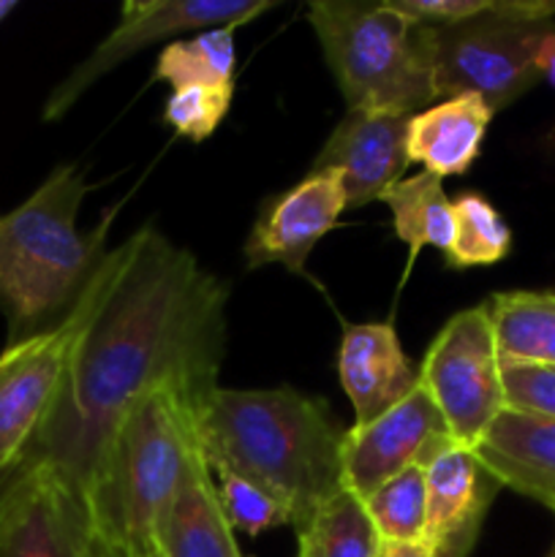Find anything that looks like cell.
<instances>
[{
  "label": "cell",
  "instance_id": "9c48e42d",
  "mask_svg": "<svg viewBox=\"0 0 555 557\" xmlns=\"http://www.w3.org/2000/svg\"><path fill=\"white\" fill-rule=\"evenodd\" d=\"M272 5V0H128L120 9V22L112 33L54 87L44 103V120L63 117L79 101L82 92L150 44L190 30H234L254 22Z\"/></svg>",
  "mask_w": 555,
  "mask_h": 557
},
{
  "label": "cell",
  "instance_id": "cb8c5ba5",
  "mask_svg": "<svg viewBox=\"0 0 555 557\" xmlns=\"http://www.w3.org/2000/svg\"><path fill=\"white\" fill-rule=\"evenodd\" d=\"M384 544H422L428 517L424 468H408L362 498Z\"/></svg>",
  "mask_w": 555,
  "mask_h": 557
},
{
  "label": "cell",
  "instance_id": "484cf974",
  "mask_svg": "<svg viewBox=\"0 0 555 557\" xmlns=\"http://www.w3.org/2000/svg\"><path fill=\"white\" fill-rule=\"evenodd\" d=\"M218 498H221L229 525L234 531L248 533V536H261L270 528L292 525L286 506L248 479L221 473L218 476Z\"/></svg>",
  "mask_w": 555,
  "mask_h": 557
},
{
  "label": "cell",
  "instance_id": "8fae6325",
  "mask_svg": "<svg viewBox=\"0 0 555 557\" xmlns=\"http://www.w3.org/2000/svg\"><path fill=\"white\" fill-rule=\"evenodd\" d=\"M455 444L439 408L422 386L368 424H354L343 438V487L357 498L408 468H428Z\"/></svg>",
  "mask_w": 555,
  "mask_h": 557
},
{
  "label": "cell",
  "instance_id": "ffe728a7",
  "mask_svg": "<svg viewBox=\"0 0 555 557\" xmlns=\"http://www.w3.org/2000/svg\"><path fill=\"white\" fill-rule=\"evenodd\" d=\"M488 308L501 359L555 368V292H504Z\"/></svg>",
  "mask_w": 555,
  "mask_h": 557
},
{
  "label": "cell",
  "instance_id": "3957f363",
  "mask_svg": "<svg viewBox=\"0 0 555 557\" xmlns=\"http://www.w3.org/2000/svg\"><path fill=\"white\" fill-rule=\"evenodd\" d=\"M85 194L79 169L65 163L0 215V313L9 346L63 324L101 270L112 215L82 234L76 218Z\"/></svg>",
  "mask_w": 555,
  "mask_h": 557
},
{
  "label": "cell",
  "instance_id": "ac0fdd59",
  "mask_svg": "<svg viewBox=\"0 0 555 557\" xmlns=\"http://www.w3.org/2000/svg\"><path fill=\"white\" fill-rule=\"evenodd\" d=\"M490 120L493 109L471 92L435 101L408 120V163H422L441 180L466 174L479 158Z\"/></svg>",
  "mask_w": 555,
  "mask_h": 557
},
{
  "label": "cell",
  "instance_id": "7c38bea8",
  "mask_svg": "<svg viewBox=\"0 0 555 557\" xmlns=\"http://www.w3.org/2000/svg\"><path fill=\"white\" fill-rule=\"evenodd\" d=\"M348 210L346 188L337 172H313L261 210L245 239L248 267L281 264L303 272L310 250L341 223Z\"/></svg>",
  "mask_w": 555,
  "mask_h": 557
},
{
  "label": "cell",
  "instance_id": "83f0119b",
  "mask_svg": "<svg viewBox=\"0 0 555 557\" xmlns=\"http://www.w3.org/2000/svg\"><path fill=\"white\" fill-rule=\"evenodd\" d=\"M536 71H539V79L547 82L550 87H555V27L550 33H544V38L539 41L536 49Z\"/></svg>",
  "mask_w": 555,
  "mask_h": 557
},
{
  "label": "cell",
  "instance_id": "52a82bcc",
  "mask_svg": "<svg viewBox=\"0 0 555 557\" xmlns=\"http://www.w3.org/2000/svg\"><path fill=\"white\" fill-rule=\"evenodd\" d=\"M419 386L439 408L452 441L477 449L506 411L501 354L488 302L460 310L446 321L424 351Z\"/></svg>",
  "mask_w": 555,
  "mask_h": 557
},
{
  "label": "cell",
  "instance_id": "f1b7e54d",
  "mask_svg": "<svg viewBox=\"0 0 555 557\" xmlns=\"http://www.w3.org/2000/svg\"><path fill=\"white\" fill-rule=\"evenodd\" d=\"M381 557H430L424 544H384Z\"/></svg>",
  "mask_w": 555,
  "mask_h": 557
},
{
  "label": "cell",
  "instance_id": "ba28073f",
  "mask_svg": "<svg viewBox=\"0 0 555 557\" xmlns=\"http://www.w3.org/2000/svg\"><path fill=\"white\" fill-rule=\"evenodd\" d=\"M98 286L101 270L63 324L5 346L0 354V476L25 460L52 417L74 348L96 308Z\"/></svg>",
  "mask_w": 555,
  "mask_h": 557
},
{
  "label": "cell",
  "instance_id": "e0dca14e",
  "mask_svg": "<svg viewBox=\"0 0 555 557\" xmlns=\"http://www.w3.org/2000/svg\"><path fill=\"white\" fill-rule=\"evenodd\" d=\"M156 544L163 557H243L201 446L185 462L177 493L158 522Z\"/></svg>",
  "mask_w": 555,
  "mask_h": 557
},
{
  "label": "cell",
  "instance_id": "603a6c76",
  "mask_svg": "<svg viewBox=\"0 0 555 557\" xmlns=\"http://www.w3.org/2000/svg\"><path fill=\"white\" fill-rule=\"evenodd\" d=\"M297 536L308 539L319 557H381L384 553V542L368 517L362 498L346 487L330 504L321 506L319 515Z\"/></svg>",
  "mask_w": 555,
  "mask_h": 557
},
{
  "label": "cell",
  "instance_id": "6da1fadb",
  "mask_svg": "<svg viewBox=\"0 0 555 557\" xmlns=\"http://www.w3.org/2000/svg\"><path fill=\"white\" fill-rule=\"evenodd\" d=\"M226 302L223 281L156 226L109 250L60 400L25 460L54 466L90 504L114 430L136 400L169 386L207 403L218 389Z\"/></svg>",
  "mask_w": 555,
  "mask_h": 557
},
{
  "label": "cell",
  "instance_id": "277c9868",
  "mask_svg": "<svg viewBox=\"0 0 555 557\" xmlns=\"http://www.w3.org/2000/svg\"><path fill=\"white\" fill-rule=\"evenodd\" d=\"M201 408L199 397L163 386L136 400L114 430L87 509L98 536L128 557L161 555L158 522L199 446Z\"/></svg>",
  "mask_w": 555,
  "mask_h": 557
},
{
  "label": "cell",
  "instance_id": "4316f807",
  "mask_svg": "<svg viewBox=\"0 0 555 557\" xmlns=\"http://www.w3.org/2000/svg\"><path fill=\"white\" fill-rule=\"evenodd\" d=\"M506 408L555 419V368L501 359Z\"/></svg>",
  "mask_w": 555,
  "mask_h": 557
},
{
  "label": "cell",
  "instance_id": "d6a6232c",
  "mask_svg": "<svg viewBox=\"0 0 555 557\" xmlns=\"http://www.w3.org/2000/svg\"><path fill=\"white\" fill-rule=\"evenodd\" d=\"M158 557H163V555H158Z\"/></svg>",
  "mask_w": 555,
  "mask_h": 557
},
{
  "label": "cell",
  "instance_id": "d4e9b609",
  "mask_svg": "<svg viewBox=\"0 0 555 557\" xmlns=\"http://www.w3.org/2000/svg\"><path fill=\"white\" fill-rule=\"evenodd\" d=\"M234 85H190L169 96L163 107V123L177 136L190 141H205L229 114Z\"/></svg>",
  "mask_w": 555,
  "mask_h": 557
},
{
  "label": "cell",
  "instance_id": "9a60e30c",
  "mask_svg": "<svg viewBox=\"0 0 555 557\" xmlns=\"http://www.w3.org/2000/svg\"><path fill=\"white\" fill-rule=\"evenodd\" d=\"M337 379L351 400L354 424H368L417 389L419 368L403 351L392 321H365L343 332Z\"/></svg>",
  "mask_w": 555,
  "mask_h": 557
},
{
  "label": "cell",
  "instance_id": "5b68a950",
  "mask_svg": "<svg viewBox=\"0 0 555 557\" xmlns=\"http://www.w3.org/2000/svg\"><path fill=\"white\" fill-rule=\"evenodd\" d=\"M308 20L348 112L417 114L439 101L419 27L386 0H313Z\"/></svg>",
  "mask_w": 555,
  "mask_h": 557
},
{
  "label": "cell",
  "instance_id": "2e32d148",
  "mask_svg": "<svg viewBox=\"0 0 555 557\" xmlns=\"http://www.w3.org/2000/svg\"><path fill=\"white\" fill-rule=\"evenodd\" d=\"M473 451L501 487L555 511V419L506 408Z\"/></svg>",
  "mask_w": 555,
  "mask_h": 557
},
{
  "label": "cell",
  "instance_id": "5bb4252c",
  "mask_svg": "<svg viewBox=\"0 0 555 557\" xmlns=\"http://www.w3.org/2000/svg\"><path fill=\"white\" fill-rule=\"evenodd\" d=\"M408 120L411 114L348 112L319 150L313 172L341 174L348 210L379 201L386 188L403 180Z\"/></svg>",
  "mask_w": 555,
  "mask_h": 557
},
{
  "label": "cell",
  "instance_id": "d6986e66",
  "mask_svg": "<svg viewBox=\"0 0 555 557\" xmlns=\"http://www.w3.org/2000/svg\"><path fill=\"white\" fill-rule=\"evenodd\" d=\"M379 201L392 210L397 239L408 248L406 272L411 270L422 248H439L444 253L449 250L455 237V212L441 177L430 172L403 177L386 188Z\"/></svg>",
  "mask_w": 555,
  "mask_h": 557
},
{
  "label": "cell",
  "instance_id": "4dcf8cb0",
  "mask_svg": "<svg viewBox=\"0 0 555 557\" xmlns=\"http://www.w3.org/2000/svg\"><path fill=\"white\" fill-rule=\"evenodd\" d=\"M297 557H319L305 536H297Z\"/></svg>",
  "mask_w": 555,
  "mask_h": 557
},
{
  "label": "cell",
  "instance_id": "30bf717a",
  "mask_svg": "<svg viewBox=\"0 0 555 557\" xmlns=\"http://www.w3.org/2000/svg\"><path fill=\"white\" fill-rule=\"evenodd\" d=\"M90 509L54 466L25 460L0 476V557H90Z\"/></svg>",
  "mask_w": 555,
  "mask_h": 557
},
{
  "label": "cell",
  "instance_id": "7402d4cb",
  "mask_svg": "<svg viewBox=\"0 0 555 557\" xmlns=\"http://www.w3.org/2000/svg\"><path fill=\"white\" fill-rule=\"evenodd\" d=\"M455 237L444 253L452 270L493 267L511 250V232L501 212L477 190H466L452 201Z\"/></svg>",
  "mask_w": 555,
  "mask_h": 557
},
{
  "label": "cell",
  "instance_id": "f546056e",
  "mask_svg": "<svg viewBox=\"0 0 555 557\" xmlns=\"http://www.w3.org/2000/svg\"><path fill=\"white\" fill-rule=\"evenodd\" d=\"M90 557H128L125 549H120L118 544H112L109 539L98 536L96 533V542H92V555Z\"/></svg>",
  "mask_w": 555,
  "mask_h": 557
},
{
  "label": "cell",
  "instance_id": "4fadbf2b",
  "mask_svg": "<svg viewBox=\"0 0 555 557\" xmlns=\"http://www.w3.org/2000/svg\"><path fill=\"white\" fill-rule=\"evenodd\" d=\"M428 517L422 544L430 557H471L501 484L477 451L452 444L424 468Z\"/></svg>",
  "mask_w": 555,
  "mask_h": 557
},
{
  "label": "cell",
  "instance_id": "8992f818",
  "mask_svg": "<svg viewBox=\"0 0 555 557\" xmlns=\"http://www.w3.org/2000/svg\"><path fill=\"white\" fill-rule=\"evenodd\" d=\"M555 0H498L495 11L444 27H419L439 101L479 96L501 112L539 82L536 49L555 27Z\"/></svg>",
  "mask_w": 555,
  "mask_h": 557
},
{
  "label": "cell",
  "instance_id": "7a4b0ae2",
  "mask_svg": "<svg viewBox=\"0 0 555 557\" xmlns=\"http://www.w3.org/2000/svg\"><path fill=\"white\" fill-rule=\"evenodd\" d=\"M343 438L330 403L292 386L221 389L199 413V446L215 476L248 479L275 495L305 531L343 490Z\"/></svg>",
  "mask_w": 555,
  "mask_h": 557
},
{
  "label": "cell",
  "instance_id": "44dd1931",
  "mask_svg": "<svg viewBox=\"0 0 555 557\" xmlns=\"http://www.w3.org/2000/svg\"><path fill=\"white\" fill-rule=\"evenodd\" d=\"M234 30L212 27L196 33L194 38H180L163 47L158 54L152 79L166 82L174 90L190 85H234Z\"/></svg>",
  "mask_w": 555,
  "mask_h": 557
},
{
  "label": "cell",
  "instance_id": "1f68e13d",
  "mask_svg": "<svg viewBox=\"0 0 555 557\" xmlns=\"http://www.w3.org/2000/svg\"><path fill=\"white\" fill-rule=\"evenodd\" d=\"M547 557H555V539H553V547H550V553H547Z\"/></svg>",
  "mask_w": 555,
  "mask_h": 557
}]
</instances>
